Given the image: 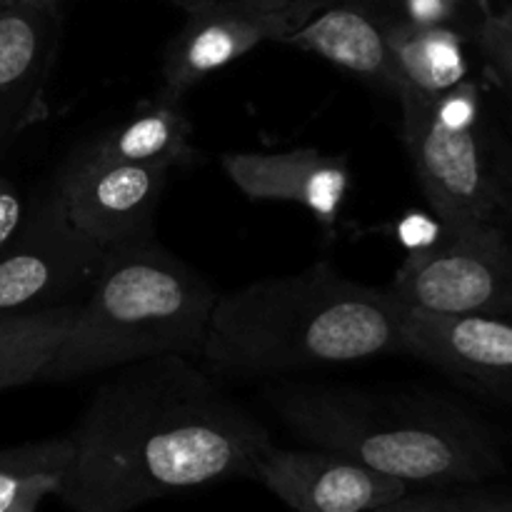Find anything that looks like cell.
<instances>
[{
	"mask_svg": "<svg viewBox=\"0 0 512 512\" xmlns=\"http://www.w3.org/2000/svg\"><path fill=\"white\" fill-rule=\"evenodd\" d=\"M58 498L73 512H135L145 503L253 478L268 428L185 355L110 370L73 433Z\"/></svg>",
	"mask_w": 512,
	"mask_h": 512,
	"instance_id": "1",
	"label": "cell"
},
{
	"mask_svg": "<svg viewBox=\"0 0 512 512\" xmlns=\"http://www.w3.org/2000/svg\"><path fill=\"white\" fill-rule=\"evenodd\" d=\"M403 310L390 288L330 263L218 295L200 358L225 378H278L403 353Z\"/></svg>",
	"mask_w": 512,
	"mask_h": 512,
	"instance_id": "2",
	"label": "cell"
},
{
	"mask_svg": "<svg viewBox=\"0 0 512 512\" xmlns=\"http://www.w3.org/2000/svg\"><path fill=\"white\" fill-rule=\"evenodd\" d=\"M268 398L310 448L343 453L405 485L465 488L508 468L488 423L423 390L288 383Z\"/></svg>",
	"mask_w": 512,
	"mask_h": 512,
	"instance_id": "3",
	"label": "cell"
},
{
	"mask_svg": "<svg viewBox=\"0 0 512 512\" xmlns=\"http://www.w3.org/2000/svg\"><path fill=\"white\" fill-rule=\"evenodd\" d=\"M218 293L153 238L105 250L43 383H73L160 355L200 358Z\"/></svg>",
	"mask_w": 512,
	"mask_h": 512,
	"instance_id": "4",
	"label": "cell"
},
{
	"mask_svg": "<svg viewBox=\"0 0 512 512\" xmlns=\"http://www.w3.org/2000/svg\"><path fill=\"white\" fill-rule=\"evenodd\" d=\"M403 143L443 230L512 233V135L475 80L438 98L403 95Z\"/></svg>",
	"mask_w": 512,
	"mask_h": 512,
	"instance_id": "5",
	"label": "cell"
},
{
	"mask_svg": "<svg viewBox=\"0 0 512 512\" xmlns=\"http://www.w3.org/2000/svg\"><path fill=\"white\" fill-rule=\"evenodd\" d=\"M390 290L408 308L512 323V233L445 230L438 243L403 260Z\"/></svg>",
	"mask_w": 512,
	"mask_h": 512,
	"instance_id": "6",
	"label": "cell"
},
{
	"mask_svg": "<svg viewBox=\"0 0 512 512\" xmlns=\"http://www.w3.org/2000/svg\"><path fill=\"white\" fill-rule=\"evenodd\" d=\"M103 258V245L75 228L53 188L28 210L23 230L0 255V315L80 303Z\"/></svg>",
	"mask_w": 512,
	"mask_h": 512,
	"instance_id": "7",
	"label": "cell"
},
{
	"mask_svg": "<svg viewBox=\"0 0 512 512\" xmlns=\"http://www.w3.org/2000/svg\"><path fill=\"white\" fill-rule=\"evenodd\" d=\"M330 0H200L188 5L185 23L163 63L168 98L183 100L208 75L235 63L265 40L283 43Z\"/></svg>",
	"mask_w": 512,
	"mask_h": 512,
	"instance_id": "8",
	"label": "cell"
},
{
	"mask_svg": "<svg viewBox=\"0 0 512 512\" xmlns=\"http://www.w3.org/2000/svg\"><path fill=\"white\" fill-rule=\"evenodd\" d=\"M170 170L108 158L88 145L70 155L55 175L70 220L105 250L153 238L155 213Z\"/></svg>",
	"mask_w": 512,
	"mask_h": 512,
	"instance_id": "9",
	"label": "cell"
},
{
	"mask_svg": "<svg viewBox=\"0 0 512 512\" xmlns=\"http://www.w3.org/2000/svg\"><path fill=\"white\" fill-rule=\"evenodd\" d=\"M253 480L295 512H368L408 495V485L343 453L270 445Z\"/></svg>",
	"mask_w": 512,
	"mask_h": 512,
	"instance_id": "10",
	"label": "cell"
},
{
	"mask_svg": "<svg viewBox=\"0 0 512 512\" xmlns=\"http://www.w3.org/2000/svg\"><path fill=\"white\" fill-rule=\"evenodd\" d=\"M403 353L512 405V323L485 315L403 310Z\"/></svg>",
	"mask_w": 512,
	"mask_h": 512,
	"instance_id": "11",
	"label": "cell"
},
{
	"mask_svg": "<svg viewBox=\"0 0 512 512\" xmlns=\"http://www.w3.org/2000/svg\"><path fill=\"white\" fill-rule=\"evenodd\" d=\"M58 30V5L0 3V153L48 115Z\"/></svg>",
	"mask_w": 512,
	"mask_h": 512,
	"instance_id": "12",
	"label": "cell"
},
{
	"mask_svg": "<svg viewBox=\"0 0 512 512\" xmlns=\"http://www.w3.org/2000/svg\"><path fill=\"white\" fill-rule=\"evenodd\" d=\"M223 168L250 200L295 203L328 233L338 228L350 193V168L343 155L320 153L315 148L225 153Z\"/></svg>",
	"mask_w": 512,
	"mask_h": 512,
	"instance_id": "13",
	"label": "cell"
},
{
	"mask_svg": "<svg viewBox=\"0 0 512 512\" xmlns=\"http://www.w3.org/2000/svg\"><path fill=\"white\" fill-rule=\"evenodd\" d=\"M283 43L320 55L393 98L400 95V80L385 35V18L368 5H323Z\"/></svg>",
	"mask_w": 512,
	"mask_h": 512,
	"instance_id": "14",
	"label": "cell"
},
{
	"mask_svg": "<svg viewBox=\"0 0 512 512\" xmlns=\"http://www.w3.org/2000/svg\"><path fill=\"white\" fill-rule=\"evenodd\" d=\"M190 135L193 123L183 110V100L158 93L153 100L140 103L128 118L95 135L88 148L108 158L173 173L178 168H190L198 160Z\"/></svg>",
	"mask_w": 512,
	"mask_h": 512,
	"instance_id": "15",
	"label": "cell"
},
{
	"mask_svg": "<svg viewBox=\"0 0 512 512\" xmlns=\"http://www.w3.org/2000/svg\"><path fill=\"white\" fill-rule=\"evenodd\" d=\"M400 95L438 98L468 80L465 35L455 25H410L385 20Z\"/></svg>",
	"mask_w": 512,
	"mask_h": 512,
	"instance_id": "16",
	"label": "cell"
},
{
	"mask_svg": "<svg viewBox=\"0 0 512 512\" xmlns=\"http://www.w3.org/2000/svg\"><path fill=\"white\" fill-rule=\"evenodd\" d=\"M75 305L0 315V390L40 380L73 323Z\"/></svg>",
	"mask_w": 512,
	"mask_h": 512,
	"instance_id": "17",
	"label": "cell"
},
{
	"mask_svg": "<svg viewBox=\"0 0 512 512\" xmlns=\"http://www.w3.org/2000/svg\"><path fill=\"white\" fill-rule=\"evenodd\" d=\"M73 460L70 435L0 450V512H38L58 495Z\"/></svg>",
	"mask_w": 512,
	"mask_h": 512,
	"instance_id": "18",
	"label": "cell"
},
{
	"mask_svg": "<svg viewBox=\"0 0 512 512\" xmlns=\"http://www.w3.org/2000/svg\"><path fill=\"white\" fill-rule=\"evenodd\" d=\"M368 512H512V488H475L465 485L463 490L448 493H425L415 498L393 500Z\"/></svg>",
	"mask_w": 512,
	"mask_h": 512,
	"instance_id": "19",
	"label": "cell"
},
{
	"mask_svg": "<svg viewBox=\"0 0 512 512\" xmlns=\"http://www.w3.org/2000/svg\"><path fill=\"white\" fill-rule=\"evenodd\" d=\"M475 43L485 60V73L493 80L512 125V5L503 13L483 15L475 30Z\"/></svg>",
	"mask_w": 512,
	"mask_h": 512,
	"instance_id": "20",
	"label": "cell"
},
{
	"mask_svg": "<svg viewBox=\"0 0 512 512\" xmlns=\"http://www.w3.org/2000/svg\"><path fill=\"white\" fill-rule=\"evenodd\" d=\"M465 0H398L390 20L410 25H455Z\"/></svg>",
	"mask_w": 512,
	"mask_h": 512,
	"instance_id": "21",
	"label": "cell"
},
{
	"mask_svg": "<svg viewBox=\"0 0 512 512\" xmlns=\"http://www.w3.org/2000/svg\"><path fill=\"white\" fill-rule=\"evenodd\" d=\"M25 218H28V208H25L23 195L5 175H0V255L18 238Z\"/></svg>",
	"mask_w": 512,
	"mask_h": 512,
	"instance_id": "22",
	"label": "cell"
},
{
	"mask_svg": "<svg viewBox=\"0 0 512 512\" xmlns=\"http://www.w3.org/2000/svg\"><path fill=\"white\" fill-rule=\"evenodd\" d=\"M0 3H13V5H60L58 0H0Z\"/></svg>",
	"mask_w": 512,
	"mask_h": 512,
	"instance_id": "23",
	"label": "cell"
},
{
	"mask_svg": "<svg viewBox=\"0 0 512 512\" xmlns=\"http://www.w3.org/2000/svg\"><path fill=\"white\" fill-rule=\"evenodd\" d=\"M475 5H478V8L483 10V15L493 13V0H475Z\"/></svg>",
	"mask_w": 512,
	"mask_h": 512,
	"instance_id": "24",
	"label": "cell"
},
{
	"mask_svg": "<svg viewBox=\"0 0 512 512\" xmlns=\"http://www.w3.org/2000/svg\"><path fill=\"white\" fill-rule=\"evenodd\" d=\"M175 3H178L180 8H188V5H193V3H200V0H175Z\"/></svg>",
	"mask_w": 512,
	"mask_h": 512,
	"instance_id": "25",
	"label": "cell"
},
{
	"mask_svg": "<svg viewBox=\"0 0 512 512\" xmlns=\"http://www.w3.org/2000/svg\"><path fill=\"white\" fill-rule=\"evenodd\" d=\"M58 3H63V0H58Z\"/></svg>",
	"mask_w": 512,
	"mask_h": 512,
	"instance_id": "26",
	"label": "cell"
}]
</instances>
